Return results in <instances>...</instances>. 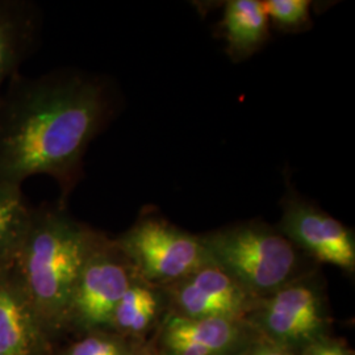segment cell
<instances>
[{
    "label": "cell",
    "mask_w": 355,
    "mask_h": 355,
    "mask_svg": "<svg viewBox=\"0 0 355 355\" xmlns=\"http://www.w3.org/2000/svg\"><path fill=\"white\" fill-rule=\"evenodd\" d=\"M114 92L101 76L74 69L16 73L0 91V182L54 178L66 192L82 159L114 114Z\"/></svg>",
    "instance_id": "1"
},
{
    "label": "cell",
    "mask_w": 355,
    "mask_h": 355,
    "mask_svg": "<svg viewBox=\"0 0 355 355\" xmlns=\"http://www.w3.org/2000/svg\"><path fill=\"white\" fill-rule=\"evenodd\" d=\"M102 236L76 221L64 205L32 211L12 265L41 320L70 315L82 270Z\"/></svg>",
    "instance_id": "2"
},
{
    "label": "cell",
    "mask_w": 355,
    "mask_h": 355,
    "mask_svg": "<svg viewBox=\"0 0 355 355\" xmlns=\"http://www.w3.org/2000/svg\"><path fill=\"white\" fill-rule=\"evenodd\" d=\"M202 241L211 261L259 299L297 279L299 248L279 229L246 223L212 232Z\"/></svg>",
    "instance_id": "3"
},
{
    "label": "cell",
    "mask_w": 355,
    "mask_h": 355,
    "mask_svg": "<svg viewBox=\"0 0 355 355\" xmlns=\"http://www.w3.org/2000/svg\"><path fill=\"white\" fill-rule=\"evenodd\" d=\"M116 242L137 277L149 286H171L214 263L202 237L177 228L159 216H142Z\"/></svg>",
    "instance_id": "4"
},
{
    "label": "cell",
    "mask_w": 355,
    "mask_h": 355,
    "mask_svg": "<svg viewBox=\"0 0 355 355\" xmlns=\"http://www.w3.org/2000/svg\"><path fill=\"white\" fill-rule=\"evenodd\" d=\"M140 278L117 242L102 237L82 270L71 300L70 315L87 327L114 322L116 306Z\"/></svg>",
    "instance_id": "5"
},
{
    "label": "cell",
    "mask_w": 355,
    "mask_h": 355,
    "mask_svg": "<svg viewBox=\"0 0 355 355\" xmlns=\"http://www.w3.org/2000/svg\"><path fill=\"white\" fill-rule=\"evenodd\" d=\"M282 209L279 230L295 246L318 262L354 271L355 241L350 229L297 195H286Z\"/></svg>",
    "instance_id": "6"
},
{
    "label": "cell",
    "mask_w": 355,
    "mask_h": 355,
    "mask_svg": "<svg viewBox=\"0 0 355 355\" xmlns=\"http://www.w3.org/2000/svg\"><path fill=\"white\" fill-rule=\"evenodd\" d=\"M258 321L279 347L318 343L325 324L318 284L296 279L267 296L259 305Z\"/></svg>",
    "instance_id": "7"
},
{
    "label": "cell",
    "mask_w": 355,
    "mask_h": 355,
    "mask_svg": "<svg viewBox=\"0 0 355 355\" xmlns=\"http://www.w3.org/2000/svg\"><path fill=\"white\" fill-rule=\"evenodd\" d=\"M167 287L178 316L186 318L240 320L259 302V297L215 263Z\"/></svg>",
    "instance_id": "8"
},
{
    "label": "cell",
    "mask_w": 355,
    "mask_h": 355,
    "mask_svg": "<svg viewBox=\"0 0 355 355\" xmlns=\"http://www.w3.org/2000/svg\"><path fill=\"white\" fill-rule=\"evenodd\" d=\"M40 320L12 261L0 266V355H41Z\"/></svg>",
    "instance_id": "9"
},
{
    "label": "cell",
    "mask_w": 355,
    "mask_h": 355,
    "mask_svg": "<svg viewBox=\"0 0 355 355\" xmlns=\"http://www.w3.org/2000/svg\"><path fill=\"white\" fill-rule=\"evenodd\" d=\"M239 320L168 318L164 345L168 355H229L240 346L243 330Z\"/></svg>",
    "instance_id": "10"
},
{
    "label": "cell",
    "mask_w": 355,
    "mask_h": 355,
    "mask_svg": "<svg viewBox=\"0 0 355 355\" xmlns=\"http://www.w3.org/2000/svg\"><path fill=\"white\" fill-rule=\"evenodd\" d=\"M42 12L32 0H0V91L37 48Z\"/></svg>",
    "instance_id": "11"
},
{
    "label": "cell",
    "mask_w": 355,
    "mask_h": 355,
    "mask_svg": "<svg viewBox=\"0 0 355 355\" xmlns=\"http://www.w3.org/2000/svg\"><path fill=\"white\" fill-rule=\"evenodd\" d=\"M268 17L261 0H229L224 12V31L233 58H245L268 36Z\"/></svg>",
    "instance_id": "12"
},
{
    "label": "cell",
    "mask_w": 355,
    "mask_h": 355,
    "mask_svg": "<svg viewBox=\"0 0 355 355\" xmlns=\"http://www.w3.org/2000/svg\"><path fill=\"white\" fill-rule=\"evenodd\" d=\"M21 186L0 182V266L10 263L32 218Z\"/></svg>",
    "instance_id": "13"
},
{
    "label": "cell",
    "mask_w": 355,
    "mask_h": 355,
    "mask_svg": "<svg viewBox=\"0 0 355 355\" xmlns=\"http://www.w3.org/2000/svg\"><path fill=\"white\" fill-rule=\"evenodd\" d=\"M158 309V297L149 284L142 280L133 283L119 304L114 313V322L121 329L137 333L146 329Z\"/></svg>",
    "instance_id": "14"
},
{
    "label": "cell",
    "mask_w": 355,
    "mask_h": 355,
    "mask_svg": "<svg viewBox=\"0 0 355 355\" xmlns=\"http://www.w3.org/2000/svg\"><path fill=\"white\" fill-rule=\"evenodd\" d=\"M268 20L286 29H297L309 20V0H263L261 1Z\"/></svg>",
    "instance_id": "15"
},
{
    "label": "cell",
    "mask_w": 355,
    "mask_h": 355,
    "mask_svg": "<svg viewBox=\"0 0 355 355\" xmlns=\"http://www.w3.org/2000/svg\"><path fill=\"white\" fill-rule=\"evenodd\" d=\"M117 352L119 347L114 343L92 337L76 343L69 355H110Z\"/></svg>",
    "instance_id": "16"
},
{
    "label": "cell",
    "mask_w": 355,
    "mask_h": 355,
    "mask_svg": "<svg viewBox=\"0 0 355 355\" xmlns=\"http://www.w3.org/2000/svg\"><path fill=\"white\" fill-rule=\"evenodd\" d=\"M303 355H329V343H313L308 345Z\"/></svg>",
    "instance_id": "17"
},
{
    "label": "cell",
    "mask_w": 355,
    "mask_h": 355,
    "mask_svg": "<svg viewBox=\"0 0 355 355\" xmlns=\"http://www.w3.org/2000/svg\"><path fill=\"white\" fill-rule=\"evenodd\" d=\"M253 355H288L287 354V352L283 349V347H279V346H267V347H263V349H261V350H258L257 353H254Z\"/></svg>",
    "instance_id": "18"
},
{
    "label": "cell",
    "mask_w": 355,
    "mask_h": 355,
    "mask_svg": "<svg viewBox=\"0 0 355 355\" xmlns=\"http://www.w3.org/2000/svg\"><path fill=\"white\" fill-rule=\"evenodd\" d=\"M329 355H350L343 346L337 343H329Z\"/></svg>",
    "instance_id": "19"
}]
</instances>
